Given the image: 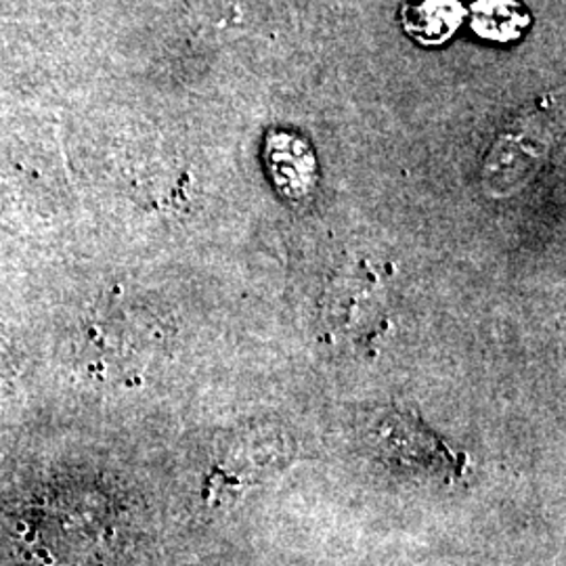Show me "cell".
Returning <instances> with one entry per match:
<instances>
[{"mask_svg":"<svg viewBox=\"0 0 566 566\" xmlns=\"http://www.w3.org/2000/svg\"><path fill=\"white\" fill-rule=\"evenodd\" d=\"M322 340L371 346L388 327L385 292L376 275L353 271L327 285L319 303Z\"/></svg>","mask_w":566,"mask_h":566,"instance_id":"1","label":"cell"},{"mask_svg":"<svg viewBox=\"0 0 566 566\" xmlns=\"http://www.w3.org/2000/svg\"><path fill=\"white\" fill-rule=\"evenodd\" d=\"M464 20V7L458 0H422L405 7L403 23L409 36L422 44L446 42Z\"/></svg>","mask_w":566,"mask_h":566,"instance_id":"2","label":"cell"},{"mask_svg":"<svg viewBox=\"0 0 566 566\" xmlns=\"http://www.w3.org/2000/svg\"><path fill=\"white\" fill-rule=\"evenodd\" d=\"M266 156L277 185L290 187L287 193H304L313 185L315 163L301 139L292 135H271Z\"/></svg>","mask_w":566,"mask_h":566,"instance_id":"3","label":"cell"},{"mask_svg":"<svg viewBox=\"0 0 566 566\" xmlns=\"http://www.w3.org/2000/svg\"><path fill=\"white\" fill-rule=\"evenodd\" d=\"M526 23L525 11L514 0H479L472 7V25L485 39L514 41Z\"/></svg>","mask_w":566,"mask_h":566,"instance_id":"4","label":"cell"}]
</instances>
